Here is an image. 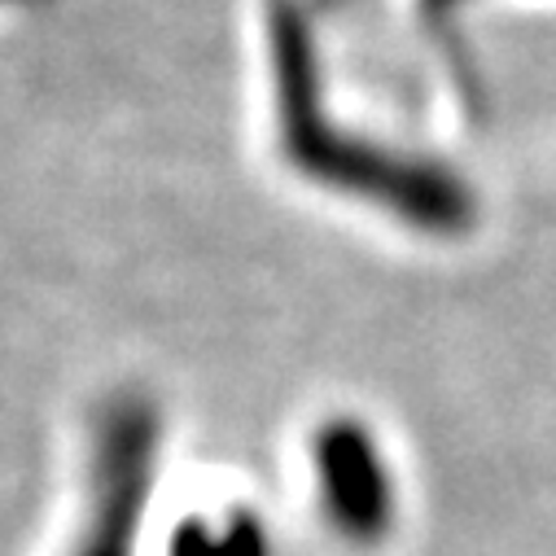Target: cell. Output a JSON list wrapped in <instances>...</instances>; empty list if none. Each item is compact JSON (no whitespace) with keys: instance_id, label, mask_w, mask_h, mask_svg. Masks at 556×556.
Segmentation results:
<instances>
[{"instance_id":"6da1fadb","label":"cell","mask_w":556,"mask_h":556,"mask_svg":"<svg viewBox=\"0 0 556 556\" xmlns=\"http://www.w3.org/2000/svg\"><path fill=\"white\" fill-rule=\"evenodd\" d=\"M105 460H101V500L88 539L79 543L75 556H127L131 526L146 504V482H150V447H154V421L146 412H127L110 426L105 439Z\"/></svg>"}]
</instances>
